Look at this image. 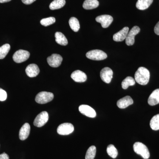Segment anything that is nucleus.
Instances as JSON below:
<instances>
[{"label": "nucleus", "instance_id": "f257e3e1", "mask_svg": "<svg viewBox=\"0 0 159 159\" xmlns=\"http://www.w3.org/2000/svg\"><path fill=\"white\" fill-rule=\"evenodd\" d=\"M150 73L148 69L140 67L135 74V80L141 85H146L149 81Z\"/></svg>", "mask_w": 159, "mask_h": 159}, {"label": "nucleus", "instance_id": "f03ea898", "mask_svg": "<svg viewBox=\"0 0 159 159\" xmlns=\"http://www.w3.org/2000/svg\"><path fill=\"white\" fill-rule=\"evenodd\" d=\"M134 150L138 154L140 155L144 159H148L150 157V153L146 145L140 142L134 144Z\"/></svg>", "mask_w": 159, "mask_h": 159}, {"label": "nucleus", "instance_id": "7ed1b4c3", "mask_svg": "<svg viewBox=\"0 0 159 159\" xmlns=\"http://www.w3.org/2000/svg\"><path fill=\"white\" fill-rule=\"evenodd\" d=\"M54 94L50 92H40L36 95L35 100L39 104H45L51 102L54 99Z\"/></svg>", "mask_w": 159, "mask_h": 159}, {"label": "nucleus", "instance_id": "20e7f679", "mask_svg": "<svg viewBox=\"0 0 159 159\" xmlns=\"http://www.w3.org/2000/svg\"><path fill=\"white\" fill-rule=\"evenodd\" d=\"M86 56L89 59L93 60H103L107 58V54L103 51L99 50H92L88 52Z\"/></svg>", "mask_w": 159, "mask_h": 159}, {"label": "nucleus", "instance_id": "39448f33", "mask_svg": "<svg viewBox=\"0 0 159 159\" xmlns=\"http://www.w3.org/2000/svg\"><path fill=\"white\" fill-rule=\"evenodd\" d=\"M30 53L25 50H20L16 51L13 55V59L15 62L20 63L26 61L30 57Z\"/></svg>", "mask_w": 159, "mask_h": 159}, {"label": "nucleus", "instance_id": "423d86ee", "mask_svg": "<svg viewBox=\"0 0 159 159\" xmlns=\"http://www.w3.org/2000/svg\"><path fill=\"white\" fill-rule=\"evenodd\" d=\"M49 115L47 111H43L35 118L34 121V126L38 127H42L48 121Z\"/></svg>", "mask_w": 159, "mask_h": 159}, {"label": "nucleus", "instance_id": "0eeeda50", "mask_svg": "<svg viewBox=\"0 0 159 159\" xmlns=\"http://www.w3.org/2000/svg\"><path fill=\"white\" fill-rule=\"evenodd\" d=\"M74 125L70 123H64L60 125L57 129V133L61 135H67L74 132Z\"/></svg>", "mask_w": 159, "mask_h": 159}, {"label": "nucleus", "instance_id": "6e6552de", "mask_svg": "<svg viewBox=\"0 0 159 159\" xmlns=\"http://www.w3.org/2000/svg\"><path fill=\"white\" fill-rule=\"evenodd\" d=\"M140 31V28L137 26H134L131 29L130 31H129L125 39V43L127 46H132L134 45L135 42V36L139 34Z\"/></svg>", "mask_w": 159, "mask_h": 159}, {"label": "nucleus", "instance_id": "1a4fd4ad", "mask_svg": "<svg viewBox=\"0 0 159 159\" xmlns=\"http://www.w3.org/2000/svg\"><path fill=\"white\" fill-rule=\"evenodd\" d=\"M63 58L60 55L53 54L47 58V61L49 66L52 67H58L61 65Z\"/></svg>", "mask_w": 159, "mask_h": 159}, {"label": "nucleus", "instance_id": "9d476101", "mask_svg": "<svg viewBox=\"0 0 159 159\" xmlns=\"http://www.w3.org/2000/svg\"><path fill=\"white\" fill-rule=\"evenodd\" d=\"M97 22L100 23L103 28H108L113 21V18L110 15H102L99 16L96 18Z\"/></svg>", "mask_w": 159, "mask_h": 159}, {"label": "nucleus", "instance_id": "9b49d317", "mask_svg": "<svg viewBox=\"0 0 159 159\" xmlns=\"http://www.w3.org/2000/svg\"><path fill=\"white\" fill-rule=\"evenodd\" d=\"M113 72L111 69L109 67H105L100 72V77L103 82L109 84L111 82L113 77Z\"/></svg>", "mask_w": 159, "mask_h": 159}, {"label": "nucleus", "instance_id": "f8f14e48", "mask_svg": "<svg viewBox=\"0 0 159 159\" xmlns=\"http://www.w3.org/2000/svg\"><path fill=\"white\" fill-rule=\"evenodd\" d=\"M79 110V111L83 115L90 117V118H94L97 116L96 111L89 105H81L80 106Z\"/></svg>", "mask_w": 159, "mask_h": 159}, {"label": "nucleus", "instance_id": "ddd939ff", "mask_svg": "<svg viewBox=\"0 0 159 159\" xmlns=\"http://www.w3.org/2000/svg\"><path fill=\"white\" fill-rule=\"evenodd\" d=\"M71 77L75 82L79 83L85 82L87 79L85 73L79 70L74 71L71 74Z\"/></svg>", "mask_w": 159, "mask_h": 159}, {"label": "nucleus", "instance_id": "4468645a", "mask_svg": "<svg viewBox=\"0 0 159 159\" xmlns=\"http://www.w3.org/2000/svg\"><path fill=\"white\" fill-rule=\"evenodd\" d=\"M129 29L128 27H125L119 32L114 34L113 39L115 41L122 42L125 39L128 34Z\"/></svg>", "mask_w": 159, "mask_h": 159}, {"label": "nucleus", "instance_id": "2eb2a0df", "mask_svg": "<svg viewBox=\"0 0 159 159\" xmlns=\"http://www.w3.org/2000/svg\"><path fill=\"white\" fill-rule=\"evenodd\" d=\"M27 75L30 77H36L39 74L40 70L39 68L37 65L35 64H31L27 67L25 70Z\"/></svg>", "mask_w": 159, "mask_h": 159}, {"label": "nucleus", "instance_id": "dca6fc26", "mask_svg": "<svg viewBox=\"0 0 159 159\" xmlns=\"http://www.w3.org/2000/svg\"><path fill=\"white\" fill-rule=\"evenodd\" d=\"M133 103L134 101L131 97L129 96H126L119 99L117 102V105L119 108L124 109L133 104Z\"/></svg>", "mask_w": 159, "mask_h": 159}, {"label": "nucleus", "instance_id": "f3484780", "mask_svg": "<svg viewBox=\"0 0 159 159\" xmlns=\"http://www.w3.org/2000/svg\"><path fill=\"white\" fill-rule=\"evenodd\" d=\"M30 132V125L26 123L22 126L19 132V138L22 141L26 140L29 137Z\"/></svg>", "mask_w": 159, "mask_h": 159}, {"label": "nucleus", "instance_id": "a211bd4d", "mask_svg": "<svg viewBox=\"0 0 159 159\" xmlns=\"http://www.w3.org/2000/svg\"><path fill=\"white\" fill-rule=\"evenodd\" d=\"M148 102L150 106H154L159 103V89L152 92L148 98Z\"/></svg>", "mask_w": 159, "mask_h": 159}, {"label": "nucleus", "instance_id": "6ab92c4d", "mask_svg": "<svg viewBox=\"0 0 159 159\" xmlns=\"http://www.w3.org/2000/svg\"><path fill=\"white\" fill-rule=\"evenodd\" d=\"M99 6V2L97 0H85L83 5L84 9L90 10L96 9Z\"/></svg>", "mask_w": 159, "mask_h": 159}, {"label": "nucleus", "instance_id": "aec40b11", "mask_svg": "<svg viewBox=\"0 0 159 159\" xmlns=\"http://www.w3.org/2000/svg\"><path fill=\"white\" fill-rule=\"evenodd\" d=\"M153 0H138L136 3L137 9L139 10H144L148 9L152 4Z\"/></svg>", "mask_w": 159, "mask_h": 159}, {"label": "nucleus", "instance_id": "412c9836", "mask_svg": "<svg viewBox=\"0 0 159 159\" xmlns=\"http://www.w3.org/2000/svg\"><path fill=\"white\" fill-rule=\"evenodd\" d=\"M55 41L57 43L61 45L66 46L68 40L64 34L60 32H56L55 34Z\"/></svg>", "mask_w": 159, "mask_h": 159}, {"label": "nucleus", "instance_id": "4be33fe9", "mask_svg": "<svg viewBox=\"0 0 159 159\" xmlns=\"http://www.w3.org/2000/svg\"><path fill=\"white\" fill-rule=\"evenodd\" d=\"M65 4V0H54L50 4L49 8L52 10L58 9L62 8Z\"/></svg>", "mask_w": 159, "mask_h": 159}, {"label": "nucleus", "instance_id": "5701e85b", "mask_svg": "<svg viewBox=\"0 0 159 159\" xmlns=\"http://www.w3.org/2000/svg\"><path fill=\"white\" fill-rule=\"evenodd\" d=\"M69 25L72 30L75 32L79 31L80 25L78 20L76 17H72L69 20Z\"/></svg>", "mask_w": 159, "mask_h": 159}, {"label": "nucleus", "instance_id": "b1692460", "mask_svg": "<svg viewBox=\"0 0 159 159\" xmlns=\"http://www.w3.org/2000/svg\"><path fill=\"white\" fill-rule=\"evenodd\" d=\"M135 84V80L131 77H127L125 78L122 83V88L124 89H128L130 86H133Z\"/></svg>", "mask_w": 159, "mask_h": 159}, {"label": "nucleus", "instance_id": "393cba45", "mask_svg": "<svg viewBox=\"0 0 159 159\" xmlns=\"http://www.w3.org/2000/svg\"><path fill=\"white\" fill-rule=\"evenodd\" d=\"M150 126L154 130H159V114L152 117L150 121Z\"/></svg>", "mask_w": 159, "mask_h": 159}, {"label": "nucleus", "instance_id": "a878e982", "mask_svg": "<svg viewBox=\"0 0 159 159\" xmlns=\"http://www.w3.org/2000/svg\"><path fill=\"white\" fill-rule=\"evenodd\" d=\"M10 50V46L9 44H6L0 47V59H4Z\"/></svg>", "mask_w": 159, "mask_h": 159}, {"label": "nucleus", "instance_id": "bb28decb", "mask_svg": "<svg viewBox=\"0 0 159 159\" xmlns=\"http://www.w3.org/2000/svg\"><path fill=\"white\" fill-rule=\"evenodd\" d=\"M107 151L108 155L112 158L115 159L118 156V151L114 145H109L107 147Z\"/></svg>", "mask_w": 159, "mask_h": 159}, {"label": "nucleus", "instance_id": "cd10ccee", "mask_svg": "<svg viewBox=\"0 0 159 159\" xmlns=\"http://www.w3.org/2000/svg\"><path fill=\"white\" fill-rule=\"evenodd\" d=\"M96 147L94 145L91 146L88 149L86 154L85 159H94L96 156Z\"/></svg>", "mask_w": 159, "mask_h": 159}, {"label": "nucleus", "instance_id": "c85d7f7f", "mask_svg": "<svg viewBox=\"0 0 159 159\" xmlns=\"http://www.w3.org/2000/svg\"><path fill=\"white\" fill-rule=\"evenodd\" d=\"M56 21L55 18L53 17H50L47 18L43 19L41 20L40 23L42 25L47 27L49 25L54 24Z\"/></svg>", "mask_w": 159, "mask_h": 159}, {"label": "nucleus", "instance_id": "c756f323", "mask_svg": "<svg viewBox=\"0 0 159 159\" xmlns=\"http://www.w3.org/2000/svg\"><path fill=\"white\" fill-rule=\"evenodd\" d=\"M7 93L6 91L0 88V101H5L7 99Z\"/></svg>", "mask_w": 159, "mask_h": 159}, {"label": "nucleus", "instance_id": "7c9ffc66", "mask_svg": "<svg viewBox=\"0 0 159 159\" xmlns=\"http://www.w3.org/2000/svg\"><path fill=\"white\" fill-rule=\"evenodd\" d=\"M154 32L157 35H159V21L157 23V25L155 26Z\"/></svg>", "mask_w": 159, "mask_h": 159}, {"label": "nucleus", "instance_id": "2f4dec72", "mask_svg": "<svg viewBox=\"0 0 159 159\" xmlns=\"http://www.w3.org/2000/svg\"><path fill=\"white\" fill-rule=\"evenodd\" d=\"M22 2L26 5H30L35 2L36 0H21Z\"/></svg>", "mask_w": 159, "mask_h": 159}, {"label": "nucleus", "instance_id": "473e14b6", "mask_svg": "<svg viewBox=\"0 0 159 159\" xmlns=\"http://www.w3.org/2000/svg\"><path fill=\"white\" fill-rule=\"evenodd\" d=\"M0 159H9V157L8 154L4 152L0 154Z\"/></svg>", "mask_w": 159, "mask_h": 159}, {"label": "nucleus", "instance_id": "72a5a7b5", "mask_svg": "<svg viewBox=\"0 0 159 159\" xmlns=\"http://www.w3.org/2000/svg\"><path fill=\"white\" fill-rule=\"evenodd\" d=\"M11 0H0V3H3L8 2H10Z\"/></svg>", "mask_w": 159, "mask_h": 159}]
</instances>
